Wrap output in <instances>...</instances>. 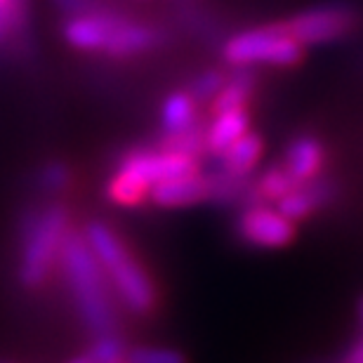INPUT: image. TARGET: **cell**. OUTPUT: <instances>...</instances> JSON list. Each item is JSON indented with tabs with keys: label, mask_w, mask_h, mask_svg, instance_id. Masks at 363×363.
Listing matches in <instances>:
<instances>
[{
	"label": "cell",
	"mask_w": 363,
	"mask_h": 363,
	"mask_svg": "<svg viewBox=\"0 0 363 363\" xmlns=\"http://www.w3.org/2000/svg\"><path fill=\"white\" fill-rule=\"evenodd\" d=\"M149 191H151V186L147 182H142L140 177L130 175V172H123V170L116 172L111 182L106 184L108 201L116 203V206H125V208L140 206L144 199H149Z\"/></svg>",
	"instance_id": "e0dca14e"
},
{
	"label": "cell",
	"mask_w": 363,
	"mask_h": 363,
	"mask_svg": "<svg viewBox=\"0 0 363 363\" xmlns=\"http://www.w3.org/2000/svg\"><path fill=\"white\" fill-rule=\"evenodd\" d=\"M149 199L161 208H184V206H194V203L210 201L208 179L206 175H199V172L163 179L151 186Z\"/></svg>",
	"instance_id": "30bf717a"
},
{
	"label": "cell",
	"mask_w": 363,
	"mask_h": 363,
	"mask_svg": "<svg viewBox=\"0 0 363 363\" xmlns=\"http://www.w3.org/2000/svg\"><path fill=\"white\" fill-rule=\"evenodd\" d=\"M125 363H186L184 354L168 347H135L125 352Z\"/></svg>",
	"instance_id": "44dd1931"
},
{
	"label": "cell",
	"mask_w": 363,
	"mask_h": 363,
	"mask_svg": "<svg viewBox=\"0 0 363 363\" xmlns=\"http://www.w3.org/2000/svg\"><path fill=\"white\" fill-rule=\"evenodd\" d=\"M69 234V215L62 203H50L31 210L21 234L19 281L26 288H38L60 259L64 238Z\"/></svg>",
	"instance_id": "3957f363"
},
{
	"label": "cell",
	"mask_w": 363,
	"mask_h": 363,
	"mask_svg": "<svg viewBox=\"0 0 363 363\" xmlns=\"http://www.w3.org/2000/svg\"><path fill=\"white\" fill-rule=\"evenodd\" d=\"M90 357L97 363H118L125 359V345L116 333L94 337V345L90 347Z\"/></svg>",
	"instance_id": "7402d4cb"
},
{
	"label": "cell",
	"mask_w": 363,
	"mask_h": 363,
	"mask_svg": "<svg viewBox=\"0 0 363 363\" xmlns=\"http://www.w3.org/2000/svg\"><path fill=\"white\" fill-rule=\"evenodd\" d=\"M161 123L163 133H177L194 123H199V113H196V101L189 92H172L168 99L163 101L161 108Z\"/></svg>",
	"instance_id": "2e32d148"
},
{
	"label": "cell",
	"mask_w": 363,
	"mask_h": 363,
	"mask_svg": "<svg viewBox=\"0 0 363 363\" xmlns=\"http://www.w3.org/2000/svg\"><path fill=\"white\" fill-rule=\"evenodd\" d=\"M304 48L286 31L283 24L259 26L236 33L222 48L224 62L231 67H252V64H272V67H295L302 60Z\"/></svg>",
	"instance_id": "277c9868"
},
{
	"label": "cell",
	"mask_w": 363,
	"mask_h": 363,
	"mask_svg": "<svg viewBox=\"0 0 363 363\" xmlns=\"http://www.w3.org/2000/svg\"><path fill=\"white\" fill-rule=\"evenodd\" d=\"M359 24V17L352 7L347 5H323L314 10H304L288 19L286 31L300 43V45H321L333 43L352 33Z\"/></svg>",
	"instance_id": "5b68a950"
},
{
	"label": "cell",
	"mask_w": 363,
	"mask_h": 363,
	"mask_svg": "<svg viewBox=\"0 0 363 363\" xmlns=\"http://www.w3.org/2000/svg\"><path fill=\"white\" fill-rule=\"evenodd\" d=\"M161 43H163V33L156 26L140 24V21L123 17L121 24L108 35L101 52H106L108 57H135L149 52V50H156Z\"/></svg>",
	"instance_id": "9c48e42d"
},
{
	"label": "cell",
	"mask_w": 363,
	"mask_h": 363,
	"mask_svg": "<svg viewBox=\"0 0 363 363\" xmlns=\"http://www.w3.org/2000/svg\"><path fill=\"white\" fill-rule=\"evenodd\" d=\"M67 363H97L92 357H90V352H85V354H81V357H76V359H71V361H67Z\"/></svg>",
	"instance_id": "4316f807"
},
{
	"label": "cell",
	"mask_w": 363,
	"mask_h": 363,
	"mask_svg": "<svg viewBox=\"0 0 363 363\" xmlns=\"http://www.w3.org/2000/svg\"><path fill=\"white\" fill-rule=\"evenodd\" d=\"M161 151H172V154H182L189 158H203L208 154L206 147V125L201 123H194L184 130H177V133H163L161 140H158V147Z\"/></svg>",
	"instance_id": "9a60e30c"
},
{
	"label": "cell",
	"mask_w": 363,
	"mask_h": 363,
	"mask_svg": "<svg viewBox=\"0 0 363 363\" xmlns=\"http://www.w3.org/2000/svg\"><path fill=\"white\" fill-rule=\"evenodd\" d=\"M83 236L123 304L135 314H149L156 307V286L118 234L104 222H88Z\"/></svg>",
	"instance_id": "7a4b0ae2"
},
{
	"label": "cell",
	"mask_w": 363,
	"mask_h": 363,
	"mask_svg": "<svg viewBox=\"0 0 363 363\" xmlns=\"http://www.w3.org/2000/svg\"><path fill=\"white\" fill-rule=\"evenodd\" d=\"M264 151V142L257 133H245L231 144L229 149H224L220 154V170L229 172V175L245 177L255 170Z\"/></svg>",
	"instance_id": "4fadbf2b"
},
{
	"label": "cell",
	"mask_w": 363,
	"mask_h": 363,
	"mask_svg": "<svg viewBox=\"0 0 363 363\" xmlns=\"http://www.w3.org/2000/svg\"><path fill=\"white\" fill-rule=\"evenodd\" d=\"M0 3H5V0H0Z\"/></svg>",
	"instance_id": "f546056e"
},
{
	"label": "cell",
	"mask_w": 363,
	"mask_h": 363,
	"mask_svg": "<svg viewBox=\"0 0 363 363\" xmlns=\"http://www.w3.org/2000/svg\"><path fill=\"white\" fill-rule=\"evenodd\" d=\"M357 314H359V323H361V330H363V297H361L359 304H357Z\"/></svg>",
	"instance_id": "83f0119b"
},
{
	"label": "cell",
	"mask_w": 363,
	"mask_h": 363,
	"mask_svg": "<svg viewBox=\"0 0 363 363\" xmlns=\"http://www.w3.org/2000/svg\"><path fill=\"white\" fill-rule=\"evenodd\" d=\"M118 363H125V361H118Z\"/></svg>",
	"instance_id": "f1b7e54d"
},
{
	"label": "cell",
	"mask_w": 363,
	"mask_h": 363,
	"mask_svg": "<svg viewBox=\"0 0 363 363\" xmlns=\"http://www.w3.org/2000/svg\"><path fill=\"white\" fill-rule=\"evenodd\" d=\"M26 17V0H5V3H0V43L10 38L14 31L24 28Z\"/></svg>",
	"instance_id": "ffe728a7"
},
{
	"label": "cell",
	"mask_w": 363,
	"mask_h": 363,
	"mask_svg": "<svg viewBox=\"0 0 363 363\" xmlns=\"http://www.w3.org/2000/svg\"><path fill=\"white\" fill-rule=\"evenodd\" d=\"M234 76L224 81L222 90L210 99L213 104V113L231 111V108H245L248 104L252 88H255V76H252L250 67H234Z\"/></svg>",
	"instance_id": "5bb4252c"
},
{
	"label": "cell",
	"mask_w": 363,
	"mask_h": 363,
	"mask_svg": "<svg viewBox=\"0 0 363 363\" xmlns=\"http://www.w3.org/2000/svg\"><path fill=\"white\" fill-rule=\"evenodd\" d=\"M60 264L85 328L94 337L116 333L118 314H116L111 295H108L106 276L83 234L69 231L60 250Z\"/></svg>",
	"instance_id": "6da1fadb"
},
{
	"label": "cell",
	"mask_w": 363,
	"mask_h": 363,
	"mask_svg": "<svg viewBox=\"0 0 363 363\" xmlns=\"http://www.w3.org/2000/svg\"><path fill=\"white\" fill-rule=\"evenodd\" d=\"M236 231L245 243L257 248H283L295 238V222L262 203L243 210L236 222Z\"/></svg>",
	"instance_id": "52a82bcc"
},
{
	"label": "cell",
	"mask_w": 363,
	"mask_h": 363,
	"mask_svg": "<svg viewBox=\"0 0 363 363\" xmlns=\"http://www.w3.org/2000/svg\"><path fill=\"white\" fill-rule=\"evenodd\" d=\"M323 161H325V149L321 140H316L314 135H300L290 142V147L286 151V163L283 165L290 172V177L295 179V184L300 186L321 172Z\"/></svg>",
	"instance_id": "8fae6325"
},
{
	"label": "cell",
	"mask_w": 363,
	"mask_h": 363,
	"mask_svg": "<svg viewBox=\"0 0 363 363\" xmlns=\"http://www.w3.org/2000/svg\"><path fill=\"white\" fill-rule=\"evenodd\" d=\"M295 186H297L295 179L290 177L286 165H272V168H267L262 175L255 179V191L262 203H276L281 196L293 191Z\"/></svg>",
	"instance_id": "ac0fdd59"
},
{
	"label": "cell",
	"mask_w": 363,
	"mask_h": 363,
	"mask_svg": "<svg viewBox=\"0 0 363 363\" xmlns=\"http://www.w3.org/2000/svg\"><path fill=\"white\" fill-rule=\"evenodd\" d=\"M40 186L45 189V191H52V194H60L64 189L69 186L71 182V172L64 163H50L43 168L40 172Z\"/></svg>",
	"instance_id": "cb8c5ba5"
},
{
	"label": "cell",
	"mask_w": 363,
	"mask_h": 363,
	"mask_svg": "<svg viewBox=\"0 0 363 363\" xmlns=\"http://www.w3.org/2000/svg\"><path fill=\"white\" fill-rule=\"evenodd\" d=\"M345 363H363V337L357 340V342L350 347V352H347V357H345Z\"/></svg>",
	"instance_id": "484cf974"
},
{
	"label": "cell",
	"mask_w": 363,
	"mask_h": 363,
	"mask_svg": "<svg viewBox=\"0 0 363 363\" xmlns=\"http://www.w3.org/2000/svg\"><path fill=\"white\" fill-rule=\"evenodd\" d=\"M274 208L279 210L283 217H288L290 222L307 220L314 210H318L316 203L311 201V196L307 194V189H304L302 184L295 186L293 191H288L286 196H281V199L274 203Z\"/></svg>",
	"instance_id": "d6986e66"
},
{
	"label": "cell",
	"mask_w": 363,
	"mask_h": 363,
	"mask_svg": "<svg viewBox=\"0 0 363 363\" xmlns=\"http://www.w3.org/2000/svg\"><path fill=\"white\" fill-rule=\"evenodd\" d=\"M222 85H224V76L220 71H203V74L191 83L189 94H191V99L196 104H199V101H210L222 90Z\"/></svg>",
	"instance_id": "603a6c76"
},
{
	"label": "cell",
	"mask_w": 363,
	"mask_h": 363,
	"mask_svg": "<svg viewBox=\"0 0 363 363\" xmlns=\"http://www.w3.org/2000/svg\"><path fill=\"white\" fill-rule=\"evenodd\" d=\"M57 7L64 10L69 17H76V14H90V12H99L104 10V5L99 0H55Z\"/></svg>",
	"instance_id": "d4e9b609"
},
{
	"label": "cell",
	"mask_w": 363,
	"mask_h": 363,
	"mask_svg": "<svg viewBox=\"0 0 363 363\" xmlns=\"http://www.w3.org/2000/svg\"><path fill=\"white\" fill-rule=\"evenodd\" d=\"M250 116L248 108H231V111L215 113V121L206 128V147L208 154L220 156L224 149H229L238 137L248 133Z\"/></svg>",
	"instance_id": "7c38bea8"
},
{
	"label": "cell",
	"mask_w": 363,
	"mask_h": 363,
	"mask_svg": "<svg viewBox=\"0 0 363 363\" xmlns=\"http://www.w3.org/2000/svg\"><path fill=\"white\" fill-rule=\"evenodd\" d=\"M123 17L125 14L111 10V7L90 14H76V17H69L64 21V40L71 48L83 50V52H101L108 35L113 33V28L121 24Z\"/></svg>",
	"instance_id": "ba28073f"
},
{
	"label": "cell",
	"mask_w": 363,
	"mask_h": 363,
	"mask_svg": "<svg viewBox=\"0 0 363 363\" xmlns=\"http://www.w3.org/2000/svg\"><path fill=\"white\" fill-rule=\"evenodd\" d=\"M118 170L130 172V175L147 182L149 186H154L163 179L194 175V172H199V161L182 154H172V151L135 149L121 158Z\"/></svg>",
	"instance_id": "8992f818"
}]
</instances>
